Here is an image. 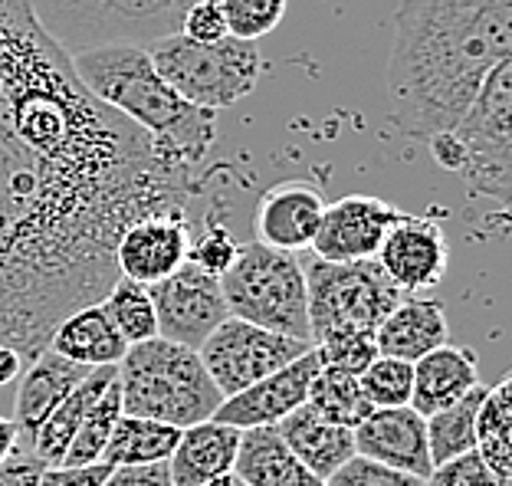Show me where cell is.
Returning a JSON list of instances; mask_svg holds the SVG:
<instances>
[{
    "mask_svg": "<svg viewBox=\"0 0 512 486\" xmlns=\"http://www.w3.org/2000/svg\"><path fill=\"white\" fill-rule=\"evenodd\" d=\"M194 188L79 83L30 0L0 4V345L33 362L69 312L119 280L122 230L188 211Z\"/></svg>",
    "mask_w": 512,
    "mask_h": 486,
    "instance_id": "6da1fadb",
    "label": "cell"
},
{
    "mask_svg": "<svg viewBox=\"0 0 512 486\" xmlns=\"http://www.w3.org/2000/svg\"><path fill=\"white\" fill-rule=\"evenodd\" d=\"M512 60V0H401L388 60V119L404 138L450 132Z\"/></svg>",
    "mask_w": 512,
    "mask_h": 486,
    "instance_id": "7a4b0ae2",
    "label": "cell"
},
{
    "mask_svg": "<svg viewBox=\"0 0 512 486\" xmlns=\"http://www.w3.org/2000/svg\"><path fill=\"white\" fill-rule=\"evenodd\" d=\"M69 60H73L79 83L102 106L125 115L148 135L151 152L161 165L181 175H194L197 165H204L217 138V112L184 102L155 73L145 46H92V50L73 53Z\"/></svg>",
    "mask_w": 512,
    "mask_h": 486,
    "instance_id": "3957f363",
    "label": "cell"
},
{
    "mask_svg": "<svg viewBox=\"0 0 512 486\" xmlns=\"http://www.w3.org/2000/svg\"><path fill=\"white\" fill-rule=\"evenodd\" d=\"M122 391V414L161 421L171 427H191L211 421L224 395L207 375L197 349L155 339L128 345L115 365Z\"/></svg>",
    "mask_w": 512,
    "mask_h": 486,
    "instance_id": "277c9868",
    "label": "cell"
},
{
    "mask_svg": "<svg viewBox=\"0 0 512 486\" xmlns=\"http://www.w3.org/2000/svg\"><path fill=\"white\" fill-rule=\"evenodd\" d=\"M512 63H499L450 132L430 138V155L467 181L476 198L509 207L512 191Z\"/></svg>",
    "mask_w": 512,
    "mask_h": 486,
    "instance_id": "5b68a950",
    "label": "cell"
},
{
    "mask_svg": "<svg viewBox=\"0 0 512 486\" xmlns=\"http://www.w3.org/2000/svg\"><path fill=\"white\" fill-rule=\"evenodd\" d=\"M155 73L184 102L207 112H224L247 99L260 86L263 56L256 43L224 37L217 43H197L184 33H168L145 46Z\"/></svg>",
    "mask_w": 512,
    "mask_h": 486,
    "instance_id": "8992f818",
    "label": "cell"
},
{
    "mask_svg": "<svg viewBox=\"0 0 512 486\" xmlns=\"http://www.w3.org/2000/svg\"><path fill=\"white\" fill-rule=\"evenodd\" d=\"M191 4L194 0H30V10L73 56L112 43L148 46L178 33Z\"/></svg>",
    "mask_w": 512,
    "mask_h": 486,
    "instance_id": "52a82bcc",
    "label": "cell"
},
{
    "mask_svg": "<svg viewBox=\"0 0 512 486\" xmlns=\"http://www.w3.org/2000/svg\"><path fill=\"white\" fill-rule=\"evenodd\" d=\"M227 312L247 319L253 326L289 335V339H309V312H306V270L299 253L273 250L263 243L240 247L234 266L220 276Z\"/></svg>",
    "mask_w": 512,
    "mask_h": 486,
    "instance_id": "ba28073f",
    "label": "cell"
},
{
    "mask_svg": "<svg viewBox=\"0 0 512 486\" xmlns=\"http://www.w3.org/2000/svg\"><path fill=\"white\" fill-rule=\"evenodd\" d=\"M302 270H306V312L312 345L335 339V335H375L384 316L401 303V296H407L388 280L378 260L329 263L312 257L302 263Z\"/></svg>",
    "mask_w": 512,
    "mask_h": 486,
    "instance_id": "9c48e42d",
    "label": "cell"
},
{
    "mask_svg": "<svg viewBox=\"0 0 512 486\" xmlns=\"http://www.w3.org/2000/svg\"><path fill=\"white\" fill-rule=\"evenodd\" d=\"M312 342L289 339V335L270 332L263 326H253L247 319L227 316L220 326L207 335L204 345L197 349L207 375L217 385L224 398L250 388L253 381L279 372L299 355H306Z\"/></svg>",
    "mask_w": 512,
    "mask_h": 486,
    "instance_id": "30bf717a",
    "label": "cell"
},
{
    "mask_svg": "<svg viewBox=\"0 0 512 486\" xmlns=\"http://www.w3.org/2000/svg\"><path fill=\"white\" fill-rule=\"evenodd\" d=\"M148 296L155 306L161 339L188 345V349H201L207 335L230 316L220 293V276L197 270L194 263H184L165 280L151 283Z\"/></svg>",
    "mask_w": 512,
    "mask_h": 486,
    "instance_id": "8fae6325",
    "label": "cell"
},
{
    "mask_svg": "<svg viewBox=\"0 0 512 486\" xmlns=\"http://www.w3.org/2000/svg\"><path fill=\"white\" fill-rule=\"evenodd\" d=\"M375 260L388 280L407 296L427 293L447 276L450 266V243L444 227L434 217L404 214L384 234Z\"/></svg>",
    "mask_w": 512,
    "mask_h": 486,
    "instance_id": "7c38bea8",
    "label": "cell"
},
{
    "mask_svg": "<svg viewBox=\"0 0 512 486\" xmlns=\"http://www.w3.org/2000/svg\"><path fill=\"white\" fill-rule=\"evenodd\" d=\"M194 224L188 211H158L128 224L115 243V270L125 280L151 286L188 263Z\"/></svg>",
    "mask_w": 512,
    "mask_h": 486,
    "instance_id": "4fadbf2b",
    "label": "cell"
},
{
    "mask_svg": "<svg viewBox=\"0 0 512 486\" xmlns=\"http://www.w3.org/2000/svg\"><path fill=\"white\" fill-rule=\"evenodd\" d=\"M398 217V207L375 194H345L335 204H325L319 234L309 250L329 263L375 260L384 234Z\"/></svg>",
    "mask_w": 512,
    "mask_h": 486,
    "instance_id": "5bb4252c",
    "label": "cell"
},
{
    "mask_svg": "<svg viewBox=\"0 0 512 486\" xmlns=\"http://www.w3.org/2000/svg\"><path fill=\"white\" fill-rule=\"evenodd\" d=\"M319 368H322V362H319L316 349H309L306 355H299L296 362H289L286 368L253 381L250 388H243L237 395L220 401V408L214 411V421L237 427V431H250V427H276L289 411H296L299 404H306L309 385Z\"/></svg>",
    "mask_w": 512,
    "mask_h": 486,
    "instance_id": "9a60e30c",
    "label": "cell"
},
{
    "mask_svg": "<svg viewBox=\"0 0 512 486\" xmlns=\"http://www.w3.org/2000/svg\"><path fill=\"white\" fill-rule=\"evenodd\" d=\"M355 454L381 467L411 473L427 483L434 460L427 447V421L411 404L404 408H375L355 427Z\"/></svg>",
    "mask_w": 512,
    "mask_h": 486,
    "instance_id": "2e32d148",
    "label": "cell"
},
{
    "mask_svg": "<svg viewBox=\"0 0 512 486\" xmlns=\"http://www.w3.org/2000/svg\"><path fill=\"white\" fill-rule=\"evenodd\" d=\"M325 214V198L312 181H283L270 188L256 204V243L286 253L312 247Z\"/></svg>",
    "mask_w": 512,
    "mask_h": 486,
    "instance_id": "e0dca14e",
    "label": "cell"
},
{
    "mask_svg": "<svg viewBox=\"0 0 512 486\" xmlns=\"http://www.w3.org/2000/svg\"><path fill=\"white\" fill-rule=\"evenodd\" d=\"M89 372L92 368L69 362V358H63L53 349H43L33 362L23 365L20 388H17V408H14V424L23 441L30 444L33 431L50 418V411L56 404H63L79 385H83Z\"/></svg>",
    "mask_w": 512,
    "mask_h": 486,
    "instance_id": "ac0fdd59",
    "label": "cell"
},
{
    "mask_svg": "<svg viewBox=\"0 0 512 486\" xmlns=\"http://www.w3.org/2000/svg\"><path fill=\"white\" fill-rule=\"evenodd\" d=\"M240 447V431L220 421H201L181 427V437L168 457V473L174 486H207L234 473Z\"/></svg>",
    "mask_w": 512,
    "mask_h": 486,
    "instance_id": "d6986e66",
    "label": "cell"
},
{
    "mask_svg": "<svg viewBox=\"0 0 512 486\" xmlns=\"http://www.w3.org/2000/svg\"><path fill=\"white\" fill-rule=\"evenodd\" d=\"M450 339L447 309L440 299L430 296H401L375 332L378 355L404 358V362H417L427 352L440 349Z\"/></svg>",
    "mask_w": 512,
    "mask_h": 486,
    "instance_id": "ffe728a7",
    "label": "cell"
},
{
    "mask_svg": "<svg viewBox=\"0 0 512 486\" xmlns=\"http://www.w3.org/2000/svg\"><path fill=\"white\" fill-rule=\"evenodd\" d=\"M480 362H476L473 349L463 345H440V349L427 352L414 362V391L411 408L430 418V414L450 408L460 398H467L473 388H480Z\"/></svg>",
    "mask_w": 512,
    "mask_h": 486,
    "instance_id": "44dd1931",
    "label": "cell"
},
{
    "mask_svg": "<svg viewBox=\"0 0 512 486\" xmlns=\"http://www.w3.org/2000/svg\"><path fill=\"white\" fill-rule=\"evenodd\" d=\"M283 444L306 464L319 480L332 477L348 457H355V431L352 427L332 424L329 418L312 408V404H299L289 411L283 421L276 424Z\"/></svg>",
    "mask_w": 512,
    "mask_h": 486,
    "instance_id": "7402d4cb",
    "label": "cell"
},
{
    "mask_svg": "<svg viewBox=\"0 0 512 486\" xmlns=\"http://www.w3.org/2000/svg\"><path fill=\"white\" fill-rule=\"evenodd\" d=\"M234 477L243 486H325L302 460L283 444L276 427L240 431Z\"/></svg>",
    "mask_w": 512,
    "mask_h": 486,
    "instance_id": "603a6c76",
    "label": "cell"
},
{
    "mask_svg": "<svg viewBox=\"0 0 512 486\" xmlns=\"http://www.w3.org/2000/svg\"><path fill=\"white\" fill-rule=\"evenodd\" d=\"M46 349L60 352L63 358L86 368H102V365H119V358L125 355V339L119 329L112 326L109 312L102 303L83 306L60 322L50 335Z\"/></svg>",
    "mask_w": 512,
    "mask_h": 486,
    "instance_id": "cb8c5ba5",
    "label": "cell"
},
{
    "mask_svg": "<svg viewBox=\"0 0 512 486\" xmlns=\"http://www.w3.org/2000/svg\"><path fill=\"white\" fill-rule=\"evenodd\" d=\"M112 375H115V365L92 368L83 385H79L63 404H56V408L50 411V418L33 431L30 454L37 457L43 467H60L63 464V454H66L69 441H73L76 427L83 424V414L89 411V404L99 398V391L109 385Z\"/></svg>",
    "mask_w": 512,
    "mask_h": 486,
    "instance_id": "d4e9b609",
    "label": "cell"
},
{
    "mask_svg": "<svg viewBox=\"0 0 512 486\" xmlns=\"http://www.w3.org/2000/svg\"><path fill=\"white\" fill-rule=\"evenodd\" d=\"M181 437V427L132 418L122 414L112 427V437L102 450V464L106 467H145V464H168L174 444Z\"/></svg>",
    "mask_w": 512,
    "mask_h": 486,
    "instance_id": "484cf974",
    "label": "cell"
},
{
    "mask_svg": "<svg viewBox=\"0 0 512 486\" xmlns=\"http://www.w3.org/2000/svg\"><path fill=\"white\" fill-rule=\"evenodd\" d=\"M512 378H499L496 385H486L483 401L476 408V454L490 464L499 477H512Z\"/></svg>",
    "mask_w": 512,
    "mask_h": 486,
    "instance_id": "4316f807",
    "label": "cell"
},
{
    "mask_svg": "<svg viewBox=\"0 0 512 486\" xmlns=\"http://www.w3.org/2000/svg\"><path fill=\"white\" fill-rule=\"evenodd\" d=\"M119 418H122V391H119V375H112L109 385L99 391V398L92 401L89 411L83 414V424L76 427L60 467L102 464V450H106L112 427Z\"/></svg>",
    "mask_w": 512,
    "mask_h": 486,
    "instance_id": "83f0119b",
    "label": "cell"
},
{
    "mask_svg": "<svg viewBox=\"0 0 512 486\" xmlns=\"http://www.w3.org/2000/svg\"><path fill=\"white\" fill-rule=\"evenodd\" d=\"M306 404H312L322 418H329L332 424L342 427H355L362 424L375 408L368 404L362 385H358V375L339 372V368H319L316 378L309 385V398Z\"/></svg>",
    "mask_w": 512,
    "mask_h": 486,
    "instance_id": "f1b7e54d",
    "label": "cell"
},
{
    "mask_svg": "<svg viewBox=\"0 0 512 486\" xmlns=\"http://www.w3.org/2000/svg\"><path fill=\"white\" fill-rule=\"evenodd\" d=\"M486 385L473 388L467 398H460L450 408L430 414L427 421V447L434 464H444L450 457H460L467 450H476V408L483 401Z\"/></svg>",
    "mask_w": 512,
    "mask_h": 486,
    "instance_id": "f546056e",
    "label": "cell"
},
{
    "mask_svg": "<svg viewBox=\"0 0 512 486\" xmlns=\"http://www.w3.org/2000/svg\"><path fill=\"white\" fill-rule=\"evenodd\" d=\"M102 306H106L109 319H112V326L119 329V335L125 339V345L155 339V335H158L155 306H151L148 286L119 276V280H115L112 289L106 293V299H102Z\"/></svg>",
    "mask_w": 512,
    "mask_h": 486,
    "instance_id": "4dcf8cb0",
    "label": "cell"
},
{
    "mask_svg": "<svg viewBox=\"0 0 512 486\" xmlns=\"http://www.w3.org/2000/svg\"><path fill=\"white\" fill-rule=\"evenodd\" d=\"M358 385H362L371 408H404V404H411L414 365L404 362V358L378 355L375 362L358 375Z\"/></svg>",
    "mask_w": 512,
    "mask_h": 486,
    "instance_id": "1f68e13d",
    "label": "cell"
},
{
    "mask_svg": "<svg viewBox=\"0 0 512 486\" xmlns=\"http://www.w3.org/2000/svg\"><path fill=\"white\" fill-rule=\"evenodd\" d=\"M220 14L227 23V37L256 43L283 23L286 0H220Z\"/></svg>",
    "mask_w": 512,
    "mask_h": 486,
    "instance_id": "d6a6232c",
    "label": "cell"
},
{
    "mask_svg": "<svg viewBox=\"0 0 512 486\" xmlns=\"http://www.w3.org/2000/svg\"><path fill=\"white\" fill-rule=\"evenodd\" d=\"M240 257V243L234 237V230L227 224H220L217 217H207L201 234H191V250H188V263H194L197 270L211 273V276H224L234 260Z\"/></svg>",
    "mask_w": 512,
    "mask_h": 486,
    "instance_id": "836d02e7",
    "label": "cell"
},
{
    "mask_svg": "<svg viewBox=\"0 0 512 486\" xmlns=\"http://www.w3.org/2000/svg\"><path fill=\"white\" fill-rule=\"evenodd\" d=\"M319 355V362L325 368H339L348 375H362L365 368L378 358V345L371 332H358V335H335V339H325L319 345H312Z\"/></svg>",
    "mask_w": 512,
    "mask_h": 486,
    "instance_id": "e575fe53",
    "label": "cell"
},
{
    "mask_svg": "<svg viewBox=\"0 0 512 486\" xmlns=\"http://www.w3.org/2000/svg\"><path fill=\"white\" fill-rule=\"evenodd\" d=\"M427 486H509V480L499 477L476 450H467V454L450 457L444 464H434Z\"/></svg>",
    "mask_w": 512,
    "mask_h": 486,
    "instance_id": "d590c367",
    "label": "cell"
},
{
    "mask_svg": "<svg viewBox=\"0 0 512 486\" xmlns=\"http://www.w3.org/2000/svg\"><path fill=\"white\" fill-rule=\"evenodd\" d=\"M325 486H427L421 477H411V473L381 467L368 457H348L345 464L325 477Z\"/></svg>",
    "mask_w": 512,
    "mask_h": 486,
    "instance_id": "8d00e7d4",
    "label": "cell"
},
{
    "mask_svg": "<svg viewBox=\"0 0 512 486\" xmlns=\"http://www.w3.org/2000/svg\"><path fill=\"white\" fill-rule=\"evenodd\" d=\"M178 33H184V37H191L197 43L224 40L227 23H224V14H220V0H194V4L184 10Z\"/></svg>",
    "mask_w": 512,
    "mask_h": 486,
    "instance_id": "74e56055",
    "label": "cell"
},
{
    "mask_svg": "<svg viewBox=\"0 0 512 486\" xmlns=\"http://www.w3.org/2000/svg\"><path fill=\"white\" fill-rule=\"evenodd\" d=\"M43 464L30 450L17 447L4 464H0V486H40L43 477Z\"/></svg>",
    "mask_w": 512,
    "mask_h": 486,
    "instance_id": "f35d334b",
    "label": "cell"
},
{
    "mask_svg": "<svg viewBox=\"0 0 512 486\" xmlns=\"http://www.w3.org/2000/svg\"><path fill=\"white\" fill-rule=\"evenodd\" d=\"M106 464H86V467H46L40 486H102L109 477Z\"/></svg>",
    "mask_w": 512,
    "mask_h": 486,
    "instance_id": "ab89813d",
    "label": "cell"
},
{
    "mask_svg": "<svg viewBox=\"0 0 512 486\" xmlns=\"http://www.w3.org/2000/svg\"><path fill=\"white\" fill-rule=\"evenodd\" d=\"M102 486H174L168 464H145V467H112Z\"/></svg>",
    "mask_w": 512,
    "mask_h": 486,
    "instance_id": "60d3db41",
    "label": "cell"
},
{
    "mask_svg": "<svg viewBox=\"0 0 512 486\" xmlns=\"http://www.w3.org/2000/svg\"><path fill=\"white\" fill-rule=\"evenodd\" d=\"M23 372V358L7 349V345H0V385H10V381H17Z\"/></svg>",
    "mask_w": 512,
    "mask_h": 486,
    "instance_id": "b9f144b4",
    "label": "cell"
},
{
    "mask_svg": "<svg viewBox=\"0 0 512 486\" xmlns=\"http://www.w3.org/2000/svg\"><path fill=\"white\" fill-rule=\"evenodd\" d=\"M17 447H20V431H17L14 418H4V414H0V464H4Z\"/></svg>",
    "mask_w": 512,
    "mask_h": 486,
    "instance_id": "7bdbcfd3",
    "label": "cell"
},
{
    "mask_svg": "<svg viewBox=\"0 0 512 486\" xmlns=\"http://www.w3.org/2000/svg\"><path fill=\"white\" fill-rule=\"evenodd\" d=\"M207 486H243L234 473H227V477H220V480H214V483H207Z\"/></svg>",
    "mask_w": 512,
    "mask_h": 486,
    "instance_id": "ee69618b",
    "label": "cell"
}]
</instances>
